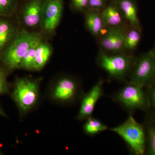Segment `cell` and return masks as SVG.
I'll use <instances>...</instances> for the list:
<instances>
[{
	"mask_svg": "<svg viewBox=\"0 0 155 155\" xmlns=\"http://www.w3.org/2000/svg\"><path fill=\"white\" fill-rule=\"evenodd\" d=\"M41 40L38 34L22 31L17 33L10 45L3 51L1 61L9 70L19 68L22 58L37 41Z\"/></svg>",
	"mask_w": 155,
	"mask_h": 155,
	"instance_id": "obj_1",
	"label": "cell"
},
{
	"mask_svg": "<svg viewBox=\"0 0 155 155\" xmlns=\"http://www.w3.org/2000/svg\"><path fill=\"white\" fill-rule=\"evenodd\" d=\"M110 130L122 138L134 154L142 155L144 153L146 139L144 130L132 115L129 116L122 124Z\"/></svg>",
	"mask_w": 155,
	"mask_h": 155,
	"instance_id": "obj_2",
	"label": "cell"
},
{
	"mask_svg": "<svg viewBox=\"0 0 155 155\" xmlns=\"http://www.w3.org/2000/svg\"><path fill=\"white\" fill-rule=\"evenodd\" d=\"M134 62L132 56L122 53L109 54L101 51L97 58L100 67L117 80H123L131 72Z\"/></svg>",
	"mask_w": 155,
	"mask_h": 155,
	"instance_id": "obj_3",
	"label": "cell"
},
{
	"mask_svg": "<svg viewBox=\"0 0 155 155\" xmlns=\"http://www.w3.org/2000/svg\"><path fill=\"white\" fill-rule=\"evenodd\" d=\"M143 87L128 81L114 95L115 101L130 113L137 110H143L148 105L147 98Z\"/></svg>",
	"mask_w": 155,
	"mask_h": 155,
	"instance_id": "obj_4",
	"label": "cell"
},
{
	"mask_svg": "<svg viewBox=\"0 0 155 155\" xmlns=\"http://www.w3.org/2000/svg\"><path fill=\"white\" fill-rule=\"evenodd\" d=\"M38 86L36 81L27 79H17L12 91V98L23 112H27L35 105L38 98Z\"/></svg>",
	"mask_w": 155,
	"mask_h": 155,
	"instance_id": "obj_5",
	"label": "cell"
},
{
	"mask_svg": "<svg viewBox=\"0 0 155 155\" xmlns=\"http://www.w3.org/2000/svg\"><path fill=\"white\" fill-rule=\"evenodd\" d=\"M155 81V54L153 51L145 54L134 61L130 81L143 88Z\"/></svg>",
	"mask_w": 155,
	"mask_h": 155,
	"instance_id": "obj_6",
	"label": "cell"
},
{
	"mask_svg": "<svg viewBox=\"0 0 155 155\" xmlns=\"http://www.w3.org/2000/svg\"><path fill=\"white\" fill-rule=\"evenodd\" d=\"M63 10V0H46L44 2L42 23L45 30L52 31L61 21Z\"/></svg>",
	"mask_w": 155,
	"mask_h": 155,
	"instance_id": "obj_7",
	"label": "cell"
},
{
	"mask_svg": "<svg viewBox=\"0 0 155 155\" xmlns=\"http://www.w3.org/2000/svg\"><path fill=\"white\" fill-rule=\"evenodd\" d=\"M103 85L104 81L100 79L84 95L81 104L78 119L82 120L91 117L97 102L104 94Z\"/></svg>",
	"mask_w": 155,
	"mask_h": 155,
	"instance_id": "obj_8",
	"label": "cell"
},
{
	"mask_svg": "<svg viewBox=\"0 0 155 155\" xmlns=\"http://www.w3.org/2000/svg\"><path fill=\"white\" fill-rule=\"evenodd\" d=\"M126 29L124 26L108 28L105 33L101 37L100 44L107 51L118 54L124 49Z\"/></svg>",
	"mask_w": 155,
	"mask_h": 155,
	"instance_id": "obj_9",
	"label": "cell"
},
{
	"mask_svg": "<svg viewBox=\"0 0 155 155\" xmlns=\"http://www.w3.org/2000/svg\"><path fill=\"white\" fill-rule=\"evenodd\" d=\"M78 86L75 81L69 78H61L53 91V96L55 99L69 102L74 100L77 93Z\"/></svg>",
	"mask_w": 155,
	"mask_h": 155,
	"instance_id": "obj_10",
	"label": "cell"
},
{
	"mask_svg": "<svg viewBox=\"0 0 155 155\" xmlns=\"http://www.w3.org/2000/svg\"><path fill=\"white\" fill-rule=\"evenodd\" d=\"M43 4L41 0H31L25 5L22 18L26 26L35 27L42 22Z\"/></svg>",
	"mask_w": 155,
	"mask_h": 155,
	"instance_id": "obj_11",
	"label": "cell"
},
{
	"mask_svg": "<svg viewBox=\"0 0 155 155\" xmlns=\"http://www.w3.org/2000/svg\"><path fill=\"white\" fill-rule=\"evenodd\" d=\"M105 25L107 28L123 26L124 19L116 0L109 4L101 11Z\"/></svg>",
	"mask_w": 155,
	"mask_h": 155,
	"instance_id": "obj_12",
	"label": "cell"
},
{
	"mask_svg": "<svg viewBox=\"0 0 155 155\" xmlns=\"http://www.w3.org/2000/svg\"><path fill=\"white\" fill-rule=\"evenodd\" d=\"M124 19L131 28L140 29L137 6L134 0H116Z\"/></svg>",
	"mask_w": 155,
	"mask_h": 155,
	"instance_id": "obj_13",
	"label": "cell"
},
{
	"mask_svg": "<svg viewBox=\"0 0 155 155\" xmlns=\"http://www.w3.org/2000/svg\"><path fill=\"white\" fill-rule=\"evenodd\" d=\"M85 25L93 35L96 37L103 36L107 30L101 15V12L88 10L85 16Z\"/></svg>",
	"mask_w": 155,
	"mask_h": 155,
	"instance_id": "obj_14",
	"label": "cell"
},
{
	"mask_svg": "<svg viewBox=\"0 0 155 155\" xmlns=\"http://www.w3.org/2000/svg\"><path fill=\"white\" fill-rule=\"evenodd\" d=\"M0 17V51H3L17 34L14 25L7 19Z\"/></svg>",
	"mask_w": 155,
	"mask_h": 155,
	"instance_id": "obj_15",
	"label": "cell"
},
{
	"mask_svg": "<svg viewBox=\"0 0 155 155\" xmlns=\"http://www.w3.org/2000/svg\"><path fill=\"white\" fill-rule=\"evenodd\" d=\"M51 54V50L50 46L41 41L36 49L34 70H39L42 69L48 61Z\"/></svg>",
	"mask_w": 155,
	"mask_h": 155,
	"instance_id": "obj_16",
	"label": "cell"
},
{
	"mask_svg": "<svg viewBox=\"0 0 155 155\" xmlns=\"http://www.w3.org/2000/svg\"><path fill=\"white\" fill-rule=\"evenodd\" d=\"M83 129L86 134L94 136L107 130L108 127L99 119L91 116L87 119Z\"/></svg>",
	"mask_w": 155,
	"mask_h": 155,
	"instance_id": "obj_17",
	"label": "cell"
},
{
	"mask_svg": "<svg viewBox=\"0 0 155 155\" xmlns=\"http://www.w3.org/2000/svg\"><path fill=\"white\" fill-rule=\"evenodd\" d=\"M141 30L131 28L126 31L124 39V49L133 51L137 47L141 38Z\"/></svg>",
	"mask_w": 155,
	"mask_h": 155,
	"instance_id": "obj_18",
	"label": "cell"
},
{
	"mask_svg": "<svg viewBox=\"0 0 155 155\" xmlns=\"http://www.w3.org/2000/svg\"><path fill=\"white\" fill-rule=\"evenodd\" d=\"M41 40L37 41L28 50L22 58L19 68L31 70L33 69L37 48Z\"/></svg>",
	"mask_w": 155,
	"mask_h": 155,
	"instance_id": "obj_19",
	"label": "cell"
},
{
	"mask_svg": "<svg viewBox=\"0 0 155 155\" xmlns=\"http://www.w3.org/2000/svg\"><path fill=\"white\" fill-rule=\"evenodd\" d=\"M15 0H0V17H10L13 14Z\"/></svg>",
	"mask_w": 155,
	"mask_h": 155,
	"instance_id": "obj_20",
	"label": "cell"
},
{
	"mask_svg": "<svg viewBox=\"0 0 155 155\" xmlns=\"http://www.w3.org/2000/svg\"><path fill=\"white\" fill-rule=\"evenodd\" d=\"M9 91L7 73L5 69L0 68V95L7 94Z\"/></svg>",
	"mask_w": 155,
	"mask_h": 155,
	"instance_id": "obj_21",
	"label": "cell"
},
{
	"mask_svg": "<svg viewBox=\"0 0 155 155\" xmlns=\"http://www.w3.org/2000/svg\"><path fill=\"white\" fill-rule=\"evenodd\" d=\"M107 0H88L87 10L101 12L107 5Z\"/></svg>",
	"mask_w": 155,
	"mask_h": 155,
	"instance_id": "obj_22",
	"label": "cell"
},
{
	"mask_svg": "<svg viewBox=\"0 0 155 155\" xmlns=\"http://www.w3.org/2000/svg\"><path fill=\"white\" fill-rule=\"evenodd\" d=\"M148 135L150 153L151 155H155V125L149 128Z\"/></svg>",
	"mask_w": 155,
	"mask_h": 155,
	"instance_id": "obj_23",
	"label": "cell"
},
{
	"mask_svg": "<svg viewBox=\"0 0 155 155\" xmlns=\"http://www.w3.org/2000/svg\"><path fill=\"white\" fill-rule=\"evenodd\" d=\"M74 8L80 11H84L88 8V0H71Z\"/></svg>",
	"mask_w": 155,
	"mask_h": 155,
	"instance_id": "obj_24",
	"label": "cell"
},
{
	"mask_svg": "<svg viewBox=\"0 0 155 155\" xmlns=\"http://www.w3.org/2000/svg\"><path fill=\"white\" fill-rule=\"evenodd\" d=\"M150 100L151 104L155 109V85L151 89Z\"/></svg>",
	"mask_w": 155,
	"mask_h": 155,
	"instance_id": "obj_25",
	"label": "cell"
},
{
	"mask_svg": "<svg viewBox=\"0 0 155 155\" xmlns=\"http://www.w3.org/2000/svg\"><path fill=\"white\" fill-rule=\"evenodd\" d=\"M0 116H3V117H5V118H7V115H6L5 111L3 110L2 108L1 107V105H0Z\"/></svg>",
	"mask_w": 155,
	"mask_h": 155,
	"instance_id": "obj_26",
	"label": "cell"
},
{
	"mask_svg": "<svg viewBox=\"0 0 155 155\" xmlns=\"http://www.w3.org/2000/svg\"><path fill=\"white\" fill-rule=\"evenodd\" d=\"M2 154H3L2 153V152L1 151V150H0V155H2Z\"/></svg>",
	"mask_w": 155,
	"mask_h": 155,
	"instance_id": "obj_27",
	"label": "cell"
},
{
	"mask_svg": "<svg viewBox=\"0 0 155 155\" xmlns=\"http://www.w3.org/2000/svg\"><path fill=\"white\" fill-rule=\"evenodd\" d=\"M153 51V52L154 53V54H155V50H154V51Z\"/></svg>",
	"mask_w": 155,
	"mask_h": 155,
	"instance_id": "obj_28",
	"label": "cell"
}]
</instances>
